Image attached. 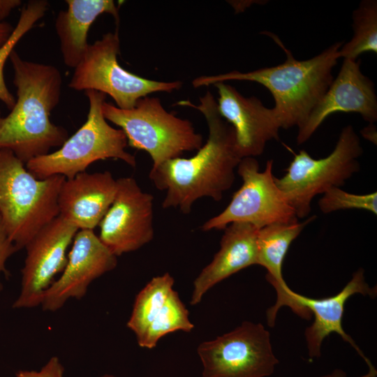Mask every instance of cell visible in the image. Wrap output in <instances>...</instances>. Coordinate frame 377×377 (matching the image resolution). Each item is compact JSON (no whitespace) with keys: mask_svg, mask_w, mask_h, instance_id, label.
Wrapping results in <instances>:
<instances>
[{"mask_svg":"<svg viewBox=\"0 0 377 377\" xmlns=\"http://www.w3.org/2000/svg\"><path fill=\"white\" fill-rule=\"evenodd\" d=\"M177 105L202 114L208 126V138L192 157H177L152 167L149 177L157 189L166 191L163 208H178L188 214L198 199H222L234 184L235 170L242 158L237 148L234 128L221 117L209 91L200 97L199 104L186 100Z\"/></svg>","mask_w":377,"mask_h":377,"instance_id":"1","label":"cell"},{"mask_svg":"<svg viewBox=\"0 0 377 377\" xmlns=\"http://www.w3.org/2000/svg\"><path fill=\"white\" fill-rule=\"evenodd\" d=\"M9 59L17 98L7 116L0 113V149L10 150L26 164L68 138L66 129L50 118L60 101L62 77L55 66L24 60L15 50Z\"/></svg>","mask_w":377,"mask_h":377,"instance_id":"2","label":"cell"},{"mask_svg":"<svg viewBox=\"0 0 377 377\" xmlns=\"http://www.w3.org/2000/svg\"><path fill=\"white\" fill-rule=\"evenodd\" d=\"M286 59L276 66L248 72L232 71L214 75H201L192 81L194 88L230 80L257 82L267 89L274 101L272 108L281 128H302L333 80L332 70L340 59L343 42L334 43L308 59H296L279 40Z\"/></svg>","mask_w":377,"mask_h":377,"instance_id":"3","label":"cell"},{"mask_svg":"<svg viewBox=\"0 0 377 377\" xmlns=\"http://www.w3.org/2000/svg\"><path fill=\"white\" fill-rule=\"evenodd\" d=\"M65 179H38L10 150L0 149V219L17 251L59 214L57 198Z\"/></svg>","mask_w":377,"mask_h":377,"instance_id":"4","label":"cell"},{"mask_svg":"<svg viewBox=\"0 0 377 377\" xmlns=\"http://www.w3.org/2000/svg\"><path fill=\"white\" fill-rule=\"evenodd\" d=\"M89 103L84 124L55 151L34 158L25 165L36 178L61 175L71 179L85 172L94 162L108 158L119 159L131 167L135 158L126 151L128 141L120 128L111 126L103 117L102 105L106 94L85 91Z\"/></svg>","mask_w":377,"mask_h":377,"instance_id":"5","label":"cell"},{"mask_svg":"<svg viewBox=\"0 0 377 377\" xmlns=\"http://www.w3.org/2000/svg\"><path fill=\"white\" fill-rule=\"evenodd\" d=\"M102 112L123 131L128 146L149 154L152 167L184 152L198 151L203 145L192 123L166 111L157 97L141 98L128 110L104 101Z\"/></svg>","mask_w":377,"mask_h":377,"instance_id":"6","label":"cell"},{"mask_svg":"<svg viewBox=\"0 0 377 377\" xmlns=\"http://www.w3.org/2000/svg\"><path fill=\"white\" fill-rule=\"evenodd\" d=\"M363 149L351 125L344 126L333 151L326 157L313 158L306 151L294 155L286 174L276 183L295 211L297 219L307 216L312 200L346 181L360 170L358 158Z\"/></svg>","mask_w":377,"mask_h":377,"instance_id":"7","label":"cell"},{"mask_svg":"<svg viewBox=\"0 0 377 377\" xmlns=\"http://www.w3.org/2000/svg\"><path fill=\"white\" fill-rule=\"evenodd\" d=\"M120 51L118 29L104 34L89 44L82 59L74 68L68 83L77 91L94 90L109 95L120 109L133 108L138 99L150 94L171 93L179 89L181 81L149 80L128 72L117 61Z\"/></svg>","mask_w":377,"mask_h":377,"instance_id":"8","label":"cell"},{"mask_svg":"<svg viewBox=\"0 0 377 377\" xmlns=\"http://www.w3.org/2000/svg\"><path fill=\"white\" fill-rule=\"evenodd\" d=\"M273 160H268L260 171L254 157L242 158L237 171L242 186L234 193L228 206L219 214L205 221L203 231L223 230L232 223H247L258 229L276 223L298 221L295 211L278 187L272 173Z\"/></svg>","mask_w":377,"mask_h":377,"instance_id":"9","label":"cell"},{"mask_svg":"<svg viewBox=\"0 0 377 377\" xmlns=\"http://www.w3.org/2000/svg\"><path fill=\"white\" fill-rule=\"evenodd\" d=\"M198 354L203 367L202 377H267L279 363L268 330L249 321L202 342Z\"/></svg>","mask_w":377,"mask_h":377,"instance_id":"10","label":"cell"},{"mask_svg":"<svg viewBox=\"0 0 377 377\" xmlns=\"http://www.w3.org/2000/svg\"><path fill=\"white\" fill-rule=\"evenodd\" d=\"M79 229L58 215L43 226L25 246L27 251L20 293L12 307L31 309L40 306L43 294L67 263L66 251Z\"/></svg>","mask_w":377,"mask_h":377,"instance_id":"11","label":"cell"},{"mask_svg":"<svg viewBox=\"0 0 377 377\" xmlns=\"http://www.w3.org/2000/svg\"><path fill=\"white\" fill-rule=\"evenodd\" d=\"M117 183L114 199L99 223L98 237L117 257L151 242L154 230L152 195L131 177L119 178Z\"/></svg>","mask_w":377,"mask_h":377,"instance_id":"12","label":"cell"},{"mask_svg":"<svg viewBox=\"0 0 377 377\" xmlns=\"http://www.w3.org/2000/svg\"><path fill=\"white\" fill-rule=\"evenodd\" d=\"M72 244L61 275L43 294L40 304L43 311L54 312L69 299H82L94 280L117 265V257L92 230H79Z\"/></svg>","mask_w":377,"mask_h":377,"instance_id":"13","label":"cell"},{"mask_svg":"<svg viewBox=\"0 0 377 377\" xmlns=\"http://www.w3.org/2000/svg\"><path fill=\"white\" fill-rule=\"evenodd\" d=\"M338 112L358 113L369 124L377 120L374 84L362 73L357 59H343L337 77L298 129L297 145L307 141L327 117Z\"/></svg>","mask_w":377,"mask_h":377,"instance_id":"14","label":"cell"},{"mask_svg":"<svg viewBox=\"0 0 377 377\" xmlns=\"http://www.w3.org/2000/svg\"><path fill=\"white\" fill-rule=\"evenodd\" d=\"M214 85L219 94L218 111L234 128L240 156L261 155L266 144L279 137L281 127L272 108H267L255 96H244L226 82Z\"/></svg>","mask_w":377,"mask_h":377,"instance_id":"15","label":"cell"},{"mask_svg":"<svg viewBox=\"0 0 377 377\" xmlns=\"http://www.w3.org/2000/svg\"><path fill=\"white\" fill-rule=\"evenodd\" d=\"M316 219L308 218L303 222L276 223L259 229L257 237V265L267 269L266 279L275 288L276 303L267 311V324L273 327L279 310L288 306L300 317L310 320L311 312L301 304L295 292L287 286L282 276V264L291 243L304 227Z\"/></svg>","mask_w":377,"mask_h":377,"instance_id":"16","label":"cell"},{"mask_svg":"<svg viewBox=\"0 0 377 377\" xmlns=\"http://www.w3.org/2000/svg\"><path fill=\"white\" fill-rule=\"evenodd\" d=\"M117 188V179L109 171H85L66 179L57 198L59 215L79 230H94L111 206Z\"/></svg>","mask_w":377,"mask_h":377,"instance_id":"17","label":"cell"},{"mask_svg":"<svg viewBox=\"0 0 377 377\" xmlns=\"http://www.w3.org/2000/svg\"><path fill=\"white\" fill-rule=\"evenodd\" d=\"M220 249L193 282L191 304L199 303L214 285L251 265H257L259 229L247 223H232L224 229Z\"/></svg>","mask_w":377,"mask_h":377,"instance_id":"18","label":"cell"},{"mask_svg":"<svg viewBox=\"0 0 377 377\" xmlns=\"http://www.w3.org/2000/svg\"><path fill=\"white\" fill-rule=\"evenodd\" d=\"M356 293L371 297H374L376 294V290L370 288L366 282L362 268L354 272L350 281L334 296L315 299L295 292V296L298 302L309 309L314 316L313 324L306 329L304 334L308 353L311 359L320 356V348L323 340L332 332H336L343 341L349 343L366 362L369 361L342 327L345 303L350 296Z\"/></svg>","mask_w":377,"mask_h":377,"instance_id":"19","label":"cell"},{"mask_svg":"<svg viewBox=\"0 0 377 377\" xmlns=\"http://www.w3.org/2000/svg\"><path fill=\"white\" fill-rule=\"evenodd\" d=\"M66 10L60 11L55 29L66 66L75 68L82 59L89 44L87 36L96 18L110 14L118 25L119 8L112 0H66Z\"/></svg>","mask_w":377,"mask_h":377,"instance_id":"20","label":"cell"},{"mask_svg":"<svg viewBox=\"0 0 377 377\" xmlns=\"http://www.w3.org/2000/svg\"><path fill=\"white\" fill-rule=\"evenodd\" d=\"M174 279L169 273L154 277L138 294L127 327L139 340L165 304L173 290Z\"/></svg>","mask_w":377,"mask_h":377,"instance_id":"21","label":"cell"},{"mask_svg":"<svg viewBox=\"0 0 377 377\" xmlns=\"http://www.w3.org/2000/svg\"><path fill=\"white\" fill-rule=\"evenodd\" d=\"M353 35L343 43L340 58L357 60L358 57L371 52L377 53V1L363 0L353 15Z\"/></svg>","mask_w":377,"mask_h":377,"instance_id":"22","label":"cell"},{"mask_svg":"<svg viewBox=\"0 0 377 377\" xmlns=\"http://www.w3.org/2000/svg\"><path fill=\"white\" fill-rule=\"evenodd\" d=\"M193 327L188 310L178 293L173 290L161 310L137 341L140 347L152 348L163 336L177 330L189 332Z\"/></svg>","mask_w":377,"mask_h":377,"instance_id":"23","label":"cell"},{"mask_svg":"<svg viewBox=\"0 0 377 377\" xmlns=\"http://www.w3.org/2000/svg\"><path fill=\"white\" fill-rule=\"evenodd\" d=\"M48 10V2L45 0H31L20 12L17 23L8 40L0 47V101L11 110L16 99L8 90L4 80L3 68L7 59L14 50L20 40L35 24L41 19Z\"/></svg>","mask_w":377,"mask_h":377,"instance_id":"24","label":"cell"},{"mask_svg":"<svg viewBox=\"0 0 377 377\" xmlns=\"http://www.w3.org/2000/svg\"><path fill=\"white\" fill-rule=\"evenodd\" d=\"M318 203L320 211L325 214L351 209L369 211L376 215L377 214L376 192L354 194L340 187H333L323 193Z\"/></svg>","mask_w":377,"mask_h":377,"instance_id":"25","label":"cell"},{"mask_svg":"<svg viewBox=\"0 0 377 377\" xmlns=\"http://www.w3.org/2000/svg\"><path fill=\"white\" fill-rule=\"evenodd\" d=\"M65 369L59 358L52 356L39 370H19L16 377H64Z\"/></svg>","mask_w":377,"mask_h":377,"instance_id":"26","label":"cell"},{"mask_svg":"<svg viewBox=\"0 0 377 377\" xmlns=\"http://www.w3.org/2000/svg\"><path fill=\"white\" fill-rule=\"evenodd\" d=\"M16 251L17 249L8 235L0 219V292L3 290L1 274H7L6 263Z\"/></svg>","mask_w":377,"mask_h":377,"instance_id":"27","label":"cell"},{"mask_svg":"<svg viewBox=\"0 0 377 377\" xmlns=\"http://www.w3.org/2000/svg\"><path fill=\"white\" fill-rule=\"evenodd\" d=\"M22 3L20 0H0V22Z\"/></svg>","mask_w":377,"mask_h":377,"instance_id":"28","label":"cell"},{"mask_svg":"<svg viewBox=\"0 0 377 377\" xmlns=\"http://www.w3.org/2000/svg\"><path fill=\"white\" fill-rule=\"evenodd\" d=\"M360 133L364 138L376 145L377 131L374 124H369L360 131Z\"/></svg>","mask_w":377,"mask_h":377,"instance_id":"29","label":"cell"},{"mask_svg":"<svg viewBox=\"0 0 377 377\" xmlns=\"http://www.w3.org/2000/svg\"><path fill=\"white\" fill-rule=\"evenodd\" d=\"M13 27L7 22H0V47L8 40L9 38Z\"/></svg>","mask_w":377,"mask_h":377,"instance_id":"30","label":"cell"},{"mask_svg":"<svg viewBox=\"0 0 377 377\" xmlns=\"http://www.w3.org/2000/svg\"><path fill=\"white\" fill-rule=\"evenodd\" d=\"M367 364L368 365L369 371L365 375L360 377H377L376 369H375L371 361H369Z\"/></svg>","mask_w":377,"mask_h":377,"instance_id":"31","label":"cell"},{"mask_svg":"<svg viewBox=\"0 0 377 377\" xmlns=\"http://www.w3.org/2000/svg\"><path fill=\"white\" fill-rule=\"evenodd\" d=\"M320 377H347L344 371L341 369H337L332 373L325 374Z\"/></svg>","mask_w":377,"mask_h":377,"instance_id":"32","label":"cell"},{"mask_svg":"<svg viewBox=\"0 0 377 377\" xmlns=\"http://www.w3.org/2000/svg\"><path fill=\"white\" fill-rule=\"evenodd\" d=\"M101 377H116L113 375H111V374H104L103 376H101Z\"/></svg>","mask_w":377,"mask_h":377,"instance_id":"33","label":"cell"}]
</instances>
